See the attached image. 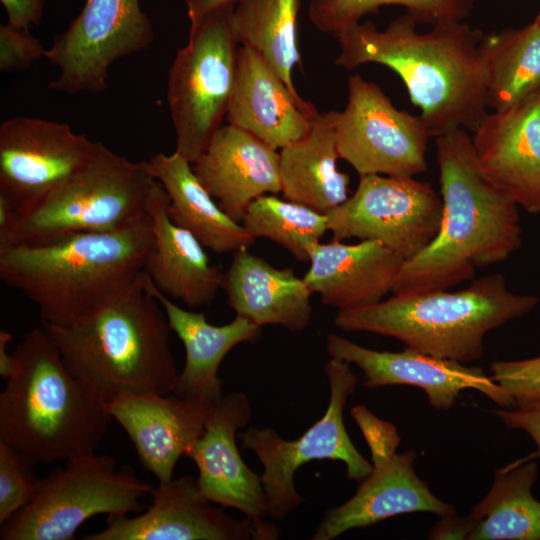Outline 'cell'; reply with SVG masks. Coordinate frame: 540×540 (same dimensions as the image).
<instances>
[{"label":"cell","mask_w":540,"mask_h":540,"mask_svg":"<svg viewBox=\"0 0 540 540\" xmlns=\"http://www.w3.org/2000/svg\"><path fill=\"white\" fill-rule=\"evenodd\" d=\"M538 304L530 294L507 288L494 273L465 289L393 294L385 301L340 310L334 318L344 331H365L393 337L406 347L442 359L469 363L484 353V337Z\"/></svg>","instance_id":"6"},{"label":"cell","mask_w":540,"mask_h":540,"mask_svg":"<svg viewBox=\"0 0 540 540\" xmlns=\"http://www.w3.org/2000/svg\"><path fill=\"white\" fill-rule=\"evenodd\" d=\"M125 430L138 459L158 482L173 478L181 456L202 435L213 403L173 395L123 394L106 403Z\"/></svg>","instance_id":"20"},{"label":"cell","mask_w":540,"mask_h":540,"mask_svg":"<svg viewBox=\"0 0 540 540\" xmlns=\"http://www.w3.org/2000/svg\"><path fill=\"white\" fill-rule=\"evenodd\" d=\"M16 367L0 394V441L33 465L95 453L112 416L65 366L45 328L15 349Z\"/></svg>","instance_id":"5"},{"label":"cell","mask_w":540,"mask_h":540,"mask_svg":"<svg viewBox=\"0 0 540 540\" xmlns=\"http://www.w3.org/2000/svg\"><path fill=\"white\" fill-rule=\"evenodd\" d=\"M97 144L68 124L6 120L0 126V195L17 215L26 212L85 165Z\"/></svg>","instance_id":"15"},{"label":"cell","mask_w":540,"mask_h":540,"mask_svg":"<svg viewBox=\"0 0 540 540\" xmlns=\"http://www.w3.org/2000/svg\"><path fill=\"white\" fill-rule=\"evenodd\" d=\"M16 221V211L9 201L0 195V248L12 245Z\"/></svg>","instance_id":"40"},{"label":"cell","mask_w":540,"mask_h":540,"mask_svg":"<svg viewBox=\"0 0 540 540\" xmlns=\"http://www.w3.org/2000/svg\"><path fill=\"white\" fill-rule=\"evenodd\" d=\"M486 103L505 110L540 88V24L484 34Z\"/></svg>","instance_id":"30"},{"label":"cell","mask_w":540,"mask_h":540,"mask_svg":"<svg viewBox=\"0 0 540 540\" xmlns=\"http://www.w3.org/2000/svg\"><path fill=\"white\" fill-rule=\"evenodd\" d=\"M1 3L7 13L8 24L28 30L40 24L46 0H1Z\"/></svg>","instance_id":"37"},{"label":"cell","mask_w":540,"mask_h":540,"mask_svg":"<svg viewBox=\"0 0 540 540\" xmlns=\"http://www.w3.org/2000/svg\"><path fill=\"white\" fill-rule=\"evenodd\" d=\"M304 280L323 304L340 310L375 304L392 292L403 257L374 240L345 244L320 241L308 248Z\"/></svg>","instance_id":"23"},{"label":"cell","mask_w":540,"mask_h":540,"mask_svg":"<svg viewBox=\"0 0 540 540\" xmlns=\"http://www.w3.org/2000/svg\"><path fill=\"white\" fill-rule=\"evenodd\" d=\"M168 204L159 183L149 204L153 241L143 271L159 291L189 308L209 304L221 288L223 273L211 264L202 243L170 219Z\"/></svg>","instance_id":"25"},{"label":"cell","mask_w":540,"mask_h":540,"mask_svg":"<svg viewBox=\"0 0 540 540\" xmlns=\"http://www.w3.org/2000/svg\"><path fill=\"white\" fill-rule=\"evenodd\" d=\"M442 198L426 182L410 176H360L351 197L326 213L334 240L348 238L382 243L405 260L436 237Z\"/></svg>","instance_id":"12"},{"label":"cell","mask_w":540,"mask_h":540,"mask_svg":"<svg viewBox=\"0 0 540 540\" xmlns=\"http://www.w3.org/2000/svg\"><path fill=\"white\" fill-rule=\"evenodd\" d=\"M300 5L301 0H240L232 13V31L237 43L262 55L295 95H299L293 71L300 63L297 45Z\"/></svg>","instance_id":"31"},{"label":"cell","mask_w":540,"mask_h":540,"mask_svg":"<svg viewBox=\"0 0 540 540\" xmlns=\"http://www.w3.org/2000/svg\"><path fill=\"white\" fill-rule=\"evenodd\" d=\"M318 113L311 102L289 90L262 55L246 46L238 48L228 124L280 150L304 137Z\"/></svg>","instance_id":"21"},{"label":"cell","mask_w":540,"mask_h":540,"mask_svg":"<svg viewBox=\"0 0 540 540\" xmlns=\"http://www.w3.org/2000/svg\"><path fill=\"white\" fill-rule=\"evenodd\" d=\"M477 520L471 515L457 517L455 514L441 517L429 532V539H467L469 533L476 526Z\"/></svg>","instance_id":"39"},{"label":"cell","mask_w":540,"mask_h":540,"mask_svg":"<svg viewBox=\"0 0 540 540\" xmlns=\"http://www.w3.org/2000/svg\"><path fill=\"white\" fill-rule=\"evenodd\" d=\"M241 224L253 238L269 239L303 263L309 262V246L329 231L326 214L275 194L255 199Z\"/></svg>","instance_id":"32"},{"label":"cell","mask_w":540,"mask_h":540,"mask_svg":"<svg viewBox=\"0 0 540 540\" xmlns=\"http://www.w3.org/2000/svg\"><path fill=\"white\" fill-rule=\"evenodd\" d=\"M153 235L150 218L105 233H76L0 248V278L39 308L44 325L84 317L142 275Z\"/></svg>","instance_id":"3"},{"label":"cell","mask_w":540,"mask_h":540,"mask_svg":"<svg viewBox=\"0 0 540 540\" xmlns=\"http://www.w3.org/2000/svg\"><path fill=\"white\" fill-rule=\"evenodd\" d=\"M192 169L220 208L239 223L255 199L282 191L277 150L231 124L215 133Z\"/></svg>","instance_id":"22"},{"label":"cell","mask_w":540,"mask_h":540,"mask_svg":"<svg viewBox=\"0 0 540 540\" xmlns=\"http://www.w3.org/2000/svg\"><path fill=\"white\" fill-rule=\"evenodd\" d=\"M442 217L434 240L405 260L393 294L447 290L476 268L505 261L522 244L518 205L483 172L472 138L457 129L436 138Z\"/></svg>","instance_id":"2"},{"label":"cell","mask_w":540,"mask_h":540,"mask_svg":"<svg viewBox=\"0 0 540 540\" xmlns=\"http://www.w3.org/2000/svg\"><path fill=\"white\" fill-rule=\"evenodd\" d=\"M350 413L369 446L372 470L348 501L324 513L310 540H333L348 530L399 514L428 512L443 517L456 513L452 504L437 498L416 475L415 451L396 454L400 436L392 423L362 405Z\"/></svg>","instance_id":"11"},{"label":"cell","mask_w":540,"mask_h":540,"mask_svg":"<svg viewBox=\"0 0 540 540\" xmlns=\"http://www.w3.org/2000/svg\"><path fill=\"white\" fill-rule=\"evenodd\" d=\"M67 369L104 402L123 394H172L178 371L164 309L140 278L96 311L44 325Z\"/></svg>","instance_id":"4"},{"label":"cell","mask_w":540,"mask_h":540,"mask_svg":"<svg viewBox=\"0 0 540 540\" xmlns=\"http://www.w3.org/2000/svg\"><path fill=\"white\" fill-rule=\"evenodd\" d=\"M221 288L236 315L260 327L276 325L299 332L311 322L313 293L304 278L292 268L274 267L248 248L234 252Z\"/></svg>","instance_id":"24"},{"label":"cell","mask_w":540,"mask_h":540,"mask_svg":"<svg viewBox=\"0 0 540 540\" xmlns=\"http://www.w3.org/2000/svg\"><path fill=\"white\" fill-rule=\"evenodd\" d=\"M12 338L10 332L3 329L0 331V375L5 379L10 378L16 367L14 353H9L7 348Z\"/></svg>","instance_id":"42"},{"label":"cell","mask_w":540,"mask_h":540,"mask_svg":"<svg viewBox=\"0 0 540 540\" xmlns=\"http://www.w3.org/2000/svg\"><path fill=\"white\" fill-rule=\"evenodd\" d=\"M251 417L245 393L223 395L214 403L204 432L186 456L196 464L197 483L209 501L244 514L253 524L257 540H276L279 528L265 521L269 509L261 475L247 466L236 444L237 432Z\"/></svg>","instance_id":"16"},{"label":"cell","mask_w":540,"mask_h":540,"mask_svg":"<svg viewBox=\"0 0 540 540\" xmlns=\"http://www.w3.org/2000/svg\"><path fill=\"white\" fill-rule=\"evenodd\" d=\"M534 21H536L538 24H540V10L537 16L535 17Z\"/></svg>","instance_id":"43"},{"label":"cell","mask_w":540,"mask_h":540,"mask_svg":"<svg viewBox=\"0 0 540 540\" xmlns=\"http://www.w3.org/2000/svg\"><path fill=\"white\" fill-rule=\"evenodd\" d=\"M152 503L135 517L108 515L106 527L84 540H257L253 524L215 507L197 479L183 475L159 482Z\"/></svg>","instance_id":"18"},{"label":"cell","mask_w":540,"mask_h":540,"mask_svg":"<svg viewBox=\"0 0 540 540\" xmlns=\"http://www.w3.org/2000/svg\"><path fill=\"white\" fill-rule=\"evenodd\" d=\"M388 5L403 6L417 23L437 26L464 21L475 0H311L308 15L316 29L335 35Z\"/></svg>","instance_id":"33"},{"label":"cell","mask_w":540,"mask_h":540,"mask_svg":"<svg viewBox=\"0 0 540 540\" xmlns=\"http://www.w3.org/2000/svg\"><path fill=\"white\" fill-rule=\"evenodd\" d=\"M235 6H225L190 23L188 42L169 71L167 98L176 134V152L193 164L223 126L232 96L237 41Z\"/></svg>","instance_id":"9"},{"label":"cell","mask_w":540,"mask_h":540,"mask_svg":"<svg viewBox=\"0 0 540 540\" xmlns=\"http://www.w3.org/2000/svg\"><path fill=\"white\" fill-rule=\"evenodd\" d=\"M144 282L164 309L171 331L185 348V365L172 394L216 403L223 396L218 370L224 357L235 346L256 341L262 327L238 315L228 324L212 325L203 313L185 310L172 302L145 273Z\"/></svg>","instance_id":"26"},{"label":"cell","mask_w":540,"mask_h":540,"mask_svg":"<svg viewBox=\"0 0 540 540\" xmlns=\"http://www.w3.org/2000/svg\"><path fill=\"white\" fill-rule=\"evenodd\" d=\"M472 143L483 172L515 203L540 212V88L517 104L487 113Z\"/></svg>","instance_id":"19"},{"label":"cell","mask_w":540,"mask_h":540,"mask_svg":"<svg viewBox=\"0 0 540 540\" xmlns=\"http://www.w3.org/2000/svg\"><path fill=\"white\" fill-rule=\"evenodd\" d=\"M47 49L28 33L10 24L0 25V70L15 72L28 69L40 58L45 57Z\"/></svg>","instance_id":"36"},{"label":"cell","mask_w":540,"mask_h":540,"mask_svg":"<svg viewBox=\"0 0 540 540\" xmlns=\"http://www.w3.org/2000/svg\"><path fill=\"white\" fill-rule=\"evenodd\" d=\"M190 23H194L206 14L225 6H235L240 0H184Z\"/></svg>","instance_id":"41"},{"label":"cell","mask_w":540,"mask_h":540,"mask_svg":"<svg viewBox=\"0 0 540 540\" xmlns=\"http://www.w3.org/2000/svg\"><path fill=\"white\" fill-rule=\"evenodd\" d=\"M417 24L407 13L382 31L359 22L334 35L340 48L334 63L347 70L376 63L394 71L431 137L460 128L473 133L487 115L484 33L464 21L423 33Z\"/></svg>","instance_id":"1"},{"label":"cell","mask_w":540,"mask_h":540,"mask_svg":"<svg viewBox=\"0 0 540 540\" xmlns=\"http://www.w3.org/2000/svg\"><path fill=\"white\" fill-rule=\"evenodd\" d=\"M153 488L109 455L76 457L39 479L33 500L1 525L0 539L70 540L94 515L144 511Z\"/></svg>","instance_id":"8"},{"label":"cell","mask_w":540,"mask_h":540,"mask_svg":"<svg viewBox=\"0 0 540 540\" xmlns=\"http://www.w3.org/2000/svg\"><path fill=\"white\" fill-rule=\"evenodd\" d=\"M33 464L19 452L0 441V525L35 497L39 478Z\"/></svg>","instance_id":"34"},{"label":"cell","mask_w":540,"mask_h":540,"mask_svg":"<svg viewBox=\"0 0 540 540\" xmlns=\"http://www.w3.org/2000/svg\"><path fill=\"white\" fill-rule=\"evenodd\" d=\"M326 349L330 357L355 364L364 374V387L416 386L437 410L451 409L465 389L483 393L502 408H514L510 394L480 367H466L409 347L401 352L376 351L336 334L327 336Z\"/></svg>","instance_id":"17"},{"label":"cell","mask_w":540,"mask_h":540,"mask_svg":"<svg viewBox=\"0 0 540 540\" xmlns=\"http://www.w3.org/2000/svg\"><path fill=\"white\" fill-rule=\"evenodd\" d=\"M538 465L525 458L499 469L486 496L474 506L469 540H540V502L532 495Z\"/></svg>","instance_id":"29"},{"label":"cell","mask_w":540,"mask_h":540,"mask_svg":"<svg viewBox=\"0 0 540 540\" xmlns=\"http://www.w3.org/2000/svg\"><path fill=\"white\" fill-rule=\"evenodd\" d=\"M153 41V27L140 0H86L46 51L45 57L59 70L48 86L68 94L103 92L111 65L147 50Z\"/></svg>","instance_id":"14"},{"label":"cell","mask_w":540,"mask_h":540,"mask_svg":"<svg viewBox=\"0 0 540 540\" xmlns=\"http://www.w3.org/2000/svg\"><path fill=\"white\" fill-rule=\"evenodd\" d=\"M147 165L168 195L170 219L205 248L223 254L254 243L255 238L220 208L195 175L192 164L178 152L157 153Z\"/></svg>","instance_id":"27"},{"label":"cell","mask_w":540,"mask_h":540,"mask_svg":"<svg viewBox=\"0 0 540 540\" xmlns=\"http://www.w3.org/2000/svg\"><path fill=\"white\" fill-rule=\"evenodd\" d=\"M339 157L359 174L410 176L427 170L431 137L420 116L397 109L383 90L356 74L348 79V101L334 111Z\"/></svg>","instance_id":"13"},{"label":"cell","mask_w":540,"mask_h":540,"mask_svg":"<svg viewBox=\"0 0 540 540\" xmlns=\"http://www.w3.org/2000/svg\"><path fill=\"white\" fill-rule=\"evenodd\" d=\"M158 185L147 162L130 161L98 142L85 165L17 215L12 245L43 243L76 233L113 232L139 224L149 218V204Z\"/></svg>","instance_id":"7"},{"label":"cell","mask_w":540,"mask_h":540,"mask_svg":"<svg viewBox=\"0 0 540 540\" xmlns=\"http://www.w3.org/2000/svg\"><path fill=\"white\" fill-rule=\"evenodd\" d=\"M504 424L511 429L526 432L537 446V455L540 457V409L522 411L515 408L495 409L492 411Z\"/></svg>","instance_id":"38"},{"label":"cell","mask_w":540,"mask_h":540,"mask_svg":"<svg viewBox=\"0 0 540 540\" xmlns=\"http://www.w3.org/2000/svg\"><path fill=\"white\" fill-rule=\"evenodd\" d=\"M334 111L318 113L308 133L279 152L283 198L326 214L348 198L350 177L337 169Z\"/></svg>","instance_id":"28"},{"label":"cell","mask_w":540,"mask_h":540,"mask_svg":"<svg viewBox=\"0 0 540 540\" xmlns=\"http://www.w3.org/2000/svg\"><path fill=\"white\" fill-rule=\"evenodd\" d=\"M330 387L326 412L299 438L283 439L270 427H249L238 433L244 449L252 450L263 465L261 480L269 516L283 521L303 499L296 490L294 475L313 460H339L346 465L347 479L360 481L372 470L352 443L344 424L347 400L357 387L358 377L349 363L331 357L324 366Z\"/></svg>","instance_id":"10"},{"label":"cell","mask_w":540,"mask_h":540,"mask_svg":"<svg viewBox=\"0 0 540 540\" xmlns=\"http://www.w3.org/2000/svg\"><path fill=\"white\" fill-rule=\"evenodd\" d=\"M490 371L492 380L513 398L515 409H540V356L516 361H494Z\"/></svg>","instance_id":"35"}]
</instances>
